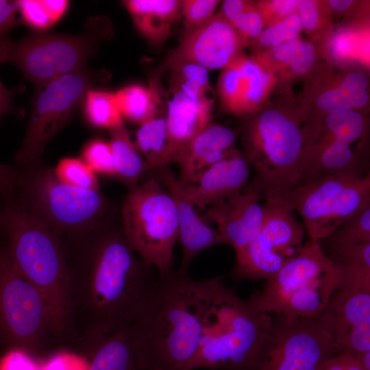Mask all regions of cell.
<instances>
[{"label": "cell", "instance_id": "obj_39", "mask_svg": "<svg viewBox=\"0 0 370 370\" xmlns=\"http://www.w3.org/2000/svg\"><path fill=\"white\" fill-rule=\"evenodd\" d=\"M18 13L21 24L40 32L54 24L43 7L41 0H19Z\"/></svg>", "mask_w": 370, "mask_h": 370}, {"label": "cell", "instance_id": "obj_48", "mask_svg": "<svg viewBox=\"0 0 370 370\" xmlns=\"http://www.w3.org/2000/svg\"><path fill=\"white\" fill-rule=\"evenodd\" d=\"M1 47L0 63H2ZM14 97V90L8 89L0 80V120L12 110Z\"/></svg>", "mask_w": 370, "mask_h": 370}, {"label": "cell", "instance_id": "obj_30", "mask_svg": "<svg viewBox=\"0 0 370 370\" xmlns=\"http://www.w3.org/2000/svg\"><path fill=\"white\" fill-rule=\"evenodd\" d=\"M332 258L354 247L370 243V201L340 223L324 240Z\"/></svg>", "mask_w": 370, "mask_h": 370}, {"label": "cell", "instance_id": "obj_22", "mask_svg": "<svg viewBox=\"0 0 370 370\" xmlns=\"http://www.w3.org/2000/svg\"><path fill=\"white\" fill-rule=\"evenodd\" d=\"M179 0H126L123 4L138 32L149 42L160 45L170 36L182 11Z\"/></svg>", "mask_w": 370, "mask_h": 370}, {"label": "cell", "instance_id": "obj_6", "mask_svg": "<svg viewBox=\"0 0 370 370\" xmlns=\"http://www.w3.org/2000/svg\"><path fill=\"white\" fill-rule=\"evenodd\" d=\"M18 173L13 199L61 238H75L100 227L107 201L99 190H86L62 182L53 169L34 164Z\"/></svg>", "mask_w": 370, "mask_h": 370}, {"label": "cell", "instance_id": "obj_3", "mask_svg": "<svg viewBox=\"0 0 370 370\" xmlns=\"http://www.w3.org/2000/svg\"><path fill=\"white\" fill-rule=\"evenodd\" d=\"M0 226L17 271L42 297L54 338H77L69 284V266L62 238L13 199H5Z\"/></svg>", "mask_w": 370, "mask_h": 370}, {"label": "cell", "instance_id": "obj_51", "mask_svg": "<svg viewBox=\"0 0 370 370\" xmlns=\"http://www.w3.org/2000/svg\"><path fill=\"white\" fill-rule=\"evenodd\" d=\"M364 370H370V350L354 354Z\"/></svg>", "mask_w": 370, "mask_h": 370}, {"label": "cell", "instance_id": "obj_7", "mask_svg": "<svg viewBox=\"0 0 370 370\" xmlns=\"http://www.w3.org/2000/svg\"><path fill=\"white\" fill-rule=\"evenodd\" d=\"M304 144L299 121L280 110H267L249 123L245 157L265 201H281L297 185Z\"/></svg>", "mask_w": 370, "mask_h": 370}, {"label": "cell", "instance_id": "obj_15", "mask_svg": "<svg viewBox=\"0 0 370 370\" xmlns=\"http://www.w3.org/2000/svg\"><path fill=\"white\" fill-rule=\"evenodd\" d=\"M367 175L344 173L324 176L297 185L281 202L301 217L310 241H322L336 227V212L345 189Z\"/></svg>", "mask_w": 370, "mask_h": 370}, {"label": "cell", "instance_id": "obj_28", "mask_svg": "<svg viewBox=\"0 0 370 370\" xmlns=\"http://www.w3.org/2000/svg\"><path fill=\"white\" fill-rule=\"evenodd\" d=\"M368 81L358 71L347 73L340 85L321 93L317 103L319 108L328 114L345 112L365 106L369 101Z\"/></svg>", "mask_w": 370, "mask_h": 370}, {"label": "cell", "instance_id": "obj_43", "mask_svg": "<svg viewBox=\"0 0 370 370\" xmlns=\"http://www.w3.org/2000/svg\"><path fill=\"white\" fill-rule=\"evenodd\" d=\"M317 370H364L354 354L342 350L324 361Z\"/></svg>", "mask_w": 370, "mask_h": 370}, {"label": "cell", "instance_id": "obj_33", "mask_svg": "<svg viewBox=\"0 0 370 370\" xmlns=\"http://www.w3.org/2000/svg\"><path fill=\"white\" fill-rule=\"evenodd\" d=\"M221 14L239 33L245 37H258L263 27L262 16L250 3L241 0H226L221 6Z\"/></svg>", "mask_w": 370, "mask_h": 370}, {"label": "cell", "instance_id": "obj_9", "mask_svg": "<svg viewBox=\"0 0 370 370\" xmlns=\"http://www.w3.org/2000/svg\"><path fill=\"white\" fill-rule=\"evenodd\" d=\"M101 17L88 18L82 33L75 35L36 32L1 47L2 63L16 66L36 88L65 74L86 67L108 24Z\"/></svg>", "mask_w": 370, "mask_h": 370}, {"label": "cell", "instance_id": "obj_5", "mask_svg": "<svg viewBox=\"0 0 370 370\" xmlns=\"http://www.w3.org/2000/svg\"><path fill=\"white\" fill-rule=\"evenodd\" d=\"M341 281L340 271L321 241L309 240L249 300L260 312L289 319L317 317Z\"/></svg>", "mask_w": 370, "mask_h": 370}, {"label": "cell", "instance_id": "obj_20", "mask_svg": "<svg viewBox=\"0 0 370 370\" xmlns=\"http://www.w3.org/2000/svg\"><path fill=\"white\" fill-rule=\"evenodd\" d=\"M159 169L160 180L175 202L178 219V240L183 252L178 270L186 273L189 264L199 253L223 243L217 231L201 217L196 208L186 199L180 179L166 166Z\"/></svg>", "mask_w": 370, "mask_h": 370}, {"label": "cell", "instance_id": "obj_42", "mask_svg": "<svg viewBox=\"0 0 370 370\" xmlns=\"http://www.w3.org/2000/svg\"><path fill=\"white\" fill-rule=\"evenodd\" d=\"M18 12V1L0 0V47L10 40L9 32L21 24Z\"/></svg>", "mask_w": 370, "mask_h": 370}, {"label": "cell", "instance_id": "obj_25", "mask_svg": "<svg viewBox=\"0 0 370 370\" xmlns=\"http://www.w3.org/2000/svg\"><path fill=\"white\" fill-rule=\"evenodd\" d=\"M87 353L89 370H138L127 326L102 337Z\"/></svg>", "mask_w": 370, "mask_h": 370}, {"label": "cell", "instance_id": "obj_19", "mask_svg": "<svg viewBox=\"0 0 370 370\" xmlns=\"http://www.w3.org/2000/svg\"><path fill=\"white\" fill-rule=\"evenodd\" d=\"M250 165L245 156L234 149L208 169L193 184L184 185L186 199L199 210L219 203L242 190L247 184Z\"/></svg>", "mask_w": 370, "mask_h": 370}, {"label": "cell", "instance_id": "obj_46", "mask_svg": "<svg viewBox=\"0 0 370 370\" xmlns=\"http://www.w3.org/2000/svg\"><path fill=\"white\" fill-rule=\"evenodd\" d=\"M41 3L54 25L62 18L69 5L66 0H41Z\"/></svg>", "mask_w": 370, "mask_h": 370}, {"label": "cell", "instance_id": "obj_35", "mask_svg": "<svg viewBox=\"0 0 370 370\" xmlns=\"http://www.w3.org/2000/svg\"><path fill=\"white\" fill-rule=\"evenodd\" d=\"M53 169L56 176L66 184L86 190L99 189L97 174L81 158H63Z\"/></svg>", "mask_w": 370, "mask_h": 370}, {"label": "cell", "instance_id": "obj_34", "mask_svg": "<svg viewBox=\"0 0 370 370\" xmlns=\"http://www.w3.org/2000/svg\"><path fill=\"white\" fill-rule=\"evenodd\" d=\"M274 60L291 69L296 74H305L315 61V49L309 42L298 37L273 47Z\"/></svg>", "mask_w": 370, "mask_h": 370}, {"label": "cell", "instance_id": "obj_45", "mask_svg": "<svg viewBox=\"0 0 370 370\" xmlns=\"http://www.w3.org/2000/svg\"><path fill=\"white\" fill-rule=\"evenodd\" d=\"M18 177V173L13 167L0 163V195L5 199L13 193Z\"/></svg>", "mask_w": 370, "mask_h": 370}, {"label": "cell", "instance_id": "obj_37", "mask_svg": "<svg viewBox=\"0 0 370 370\" xmlns=\"http://www.w3.org/2000/svg\"><path fill=\"white\" fill-rule=\"evenodd\" d=\"M301 30L297 13L275 23L260 34V43L265 47H277L297 38Z\"/></svg>", "mask_w": 370, "mask_h": 370}, {"label": "cell", "instance_id": "obj_27", "mask_svg": "<svg viewBox=\"0 0 370 370\" xmlns=\"http://www.w3.org/2000/svg\"><path fill=\"white\" fill-rule=\"evenodd\" d=\"M162 90L160 78L155 77L151 79L148 87L132 84L114 93L122 117L140 124L149 118L164 101Z\"/></svg>", "mask_w": 370, "mask_h": 370}, {"label": "cell", "instance_id": "obj_10", "mask_svg": "<svg viewBox=\"0 0 370 370\" xmlns=\"http://www.w3.org/2000/svg\"><path fill=\"white\" fill-rule=\"evenodd\" d=\"M54 338L45 301L15 269L6 247L0 254V341L29 354ZM55 339V338H54Z\"/></svg>", "mask_w": 370, "mask_h": 370}, {"label": "cell", "instance_id": "obj_12", "mask_svg": "<svg viewBox=\"0 0 370 370\" xmlns=\"http://www.w3.org/2000/svg\"><path fill=\"white\" fill-rule=\"evenodd\" d=\"M271 317L249 370H317L324 361L342 351L316 317Z\"/></svg>", "mask_w": 370, "mask_h": 370}, {"label": "cell", "instance_id": "obj_31", "mask_svg": "<svg viewBox=\"0 0 370 370\" xmlns=\"http://www.w3.org/2000/svg\"><path fill=\"white\" fill-rule=\"evenodd\" d=\"M341 274V284L370 290V243L350 248L331 258Z\"/></svg>", "mask_w": 370, "mask_h": 370}, {"label": "cell", "instance_id": "obj_14", "mask_svg": "<svg viewBox=\"0 0 370 370\" xmlns=\"http://www.w3.org/2000/svg\"><path fill=\"white\" fill-rule=\"evenodd\" d=\"M262 227L249 247L236 257V279L260 280L273 276L304 246L305 229L295 212L281 201H265Z\"/></svg>", "mask_w": 370, "mask_h": 370}, {"label": "cell", "instance_id": "obj_16", "mask_svg": "<svg viewBox=\"0 0 370 370\" xmlns=\"http://www.w3.org/2000/svg\"><path fill=\"white\" fill-rule=\"evenodd\" d=\"M316 317L341 350H370V290L339 286Z\"/></svg>", "mask_w": 370, "mask_h": 370}, {"label": "cell", "instance_id": "obj_8", "mask_svg": "<svg viewBox=\"0 0 370 370\" xmlns=\"http://www.w3.org/2000/svg\"><path fill=\"white\" fill-rule=\"evenodd\" d=\"M123 232L141 260L159 275L173 271V251L178 241L175 202L166 187L151 177L132 185L122 207Z\"/></svg>", "mask_w": 370, "mask_h": 370}, {"label": "cell", "instance_id": "obj_1", "mask_svg": "<svg viewBox=\"0 0 370 370\" xmlns=\"http://www.w3.org/2000/svg\"><path fill=\"white\" fill-rule=\"evenodd\" d=\"M63 242L77 339L86 349L132 322L156 280L123 230L100 226Z\"/></svg>", "mask_w": 370, "mask_h": 370}, {"label": "cell", "instance_id": "obj_41", "mask_svg": "<svg viewBox=\"0 0 370 370\" xmlns=\"http://www.w3.org/2000/svg\"><path fill=\"white\" fill-rule=\"evenodd\" d=\"M0 370H40V365L24 350L8 349L0 358Z\"/></svg>", "mask_w": 370, "mask_h": 370}, {"label": "cell", "instance_id": "obj_38", "mask_svg": "<svg viewBox=\"0 0 370 370\" xmlns=\"http://www.w3.org/2000/svg\"><path fill=\"white\" fill-rule=\"evenodd\" d=\"M219 1L217 0H184L182 12L184 15L185 33L197 29L214 16Z\"/></svg>", "mask_w": 370, "mask_h": 370}, {"label": "cell", "instance_id": "obj_13", "mask_svg": "<svg viewBox=\"0 0 370 370\" xmlns=\"http://www.w3.org/2000/svg\"><path fill=\"white\" fill-rule=\"evenodd\" d=\"M166 121L173 163L190 141L211 121L213 99L208 70L169 56Z\"/></svg>", "mask_w": 370, "mask_h": 370}, {"label": "cell", "instance_id": "obj_36", "mask_svg": "<svg viewBox=\"0 0 370 370\" xmlns=\"http://www.w3.org/2000/svg\"><path fill=\"white\" fill-rule=\"evenodd\" d=\"M97 174L114 176L112 151L109 141L94 138L87 142L81 158Z\"/></svg>", "mask_w": 370, "mask_h": 370}, {"label": "cell", "instance_id": "obj_2", "mask_svg": "<svg viewBox=\"0 0 370 370\" xmlns=\"http://www.w3.org/2000/svg\"><path fill=\"white\" fill-rule=\"evenodd\" d=\"M211 280H193L178 269L159 275L127 326L138 370H193Z\"/></svg>", "mask_w": 370, "mask_h": 370}, {"label": "cell", "instance_id": "obj_53", "mask_svg": "<svg viewBox=\"0 0 370 370\" xmlns=\"http://www.w3.org/2000/svg\"><path fill=\"white\" fill-rule=\"evenodd\" d=\"M1 249H2V247L1 246V244H0V254H1Z\"/></svg>", "mask_w": 370, "mask_h": 370}, {"label": "cell", "instance_id": "obj_40", "mask_svg": "<svg viewBox=\"0 0 370 370\" xmlns=\"http://www.w3.org/2000/svg\"><path fill=\"white\" fill-rule=\"evenodd\" d=\"M89 360L83 356L69 351H60L40 365V370H89Z\"/></svg>", "mask_w": 370, "mask_h": 370}, {"label": "cell", "instance_id": "obj_32", "mask_svg": "<svg viewBox=\"0 0 370 370\" xmlns=\"http://www.w3.org/2000/svg\"><path fill=\"white\" fill-rule=\"evenodd\" d=\"M83 101L86 120L92 127L110 130L123 125L114 92L90 89Z\"/></svg>", "mask_w": 370, "mask_h": 370}, {"label": "cell", "instance_id": "obj_17", "mask_svg": "<svg viewBox=\"0 0 370 370\" xmlns=\"http://www.w3.org/2000/svg\"><path fill=\"white\" fill-rule=\"evenodd\" d=\"M260 188L254 180L242 190L208 207L204 216L217 225L223 244L232 246L236 257L243 254L260 232L264 217Z\"/></svg>", "mask_w": 370, "mask_h": 370}, {"label": "cell", "instance_id": "obj_24", "mask_svg": "<svg viewBox=\"0 0 370 370\" xmlns=\"http://www.w3.org/2000/svg\"><path fill=\"white\" fill-rule=\"evenodd\" d=\"M234 84L236 92L235 114L255 110L269 92L272 77L256 61L243 57L234 62Z\"/></svg>", "mask_w": 370, "mask_h": 370}, {"label": "cell", "instance_id": "obj_47", "mask_svg": "<svg viewBox=\"0 0 370 370\" xmlns=\"http://www.w3.org/2000/svg\"><path fill=\"white\" fill-rule=\"evenodd\" d=\"M298 4L299 1L295 0H280L269 2L270 8L277 16L280 17V21L297 13Z\"/></svg>", "mask_w": 370, "mask_h": 370}, {"label": "cell", "instance_id": "obj_26", "mask_svg": "<svg viewBox=\"0 0 370 370\" xmlns=\"http://www.w3.org/2000/svg\"><path fill=\"white\" fill-rule=\"evenodd\" d=\"M319 126L308 145L310 156L319 153L332 140L352 144L361 138L365 130L363 116L356 110L329 114Z\"/></svg>", "mask_w": 370, "mask_h": 370}, {"label": "cell", "instance_id": "obj_49", "mask_svg": "<svg viewBox=\"0 0 370 370\" xmlns=\"http://www.w3.org/2000/svg\"><path fill=\"white\" fill-rule=\"evenodd\" d=\"M333 53L338 57H345L352 49V42L345 35H338L332 44Z\"/></svg>", "mask_w": 370, "mask_h": 370}, {"label": "cell", "instance_id": "obj_21", "mask_svg": "<svg viewBox=\"0 0 370 370\" xmlns=\"http://www.w3.org/2000/svg\"><path fill=\"white\" fill-rule=\"evenodd\" d=\"M235 133L228 127L210 122L182 151L176 162L180 180L184 185L195 183L208 169L226 157L234 148Z\"/></svg>", "mask_w": 370, "mask_h": 370}, {"label": "cell", "instance_id": "obj_11", "mask_svg": "<svg viewBox=\"0 0 370 370\" xmlns=\"http://www.w3.org/2000/svg\"><path fill=\"white\" fill-rule=\"evenodd\" d=\"M97 75L84 67L36 88L24 137L15 155L19 166L26 168L36 162L72 117Z\"/></svg>", "mask_w": 370, "mask_h": 370}, {"label": "cell", "instance_id": "obj_18", "mask_svg": "<svg viewBox=\"0 0 370 370\" xmlns=\"http://www.w3.org/2000/svg\"><path fill=\"white\" fill-rule=\"evenodd\" d=\"M242 44L239 33L219 14L201 27L185 33L169 56L208 71L225 69L241 57Z\"/></svg>", "mask_w": 370, "mask_h": 370}, {"label": "cell", "instance_id": "obj_44", "mask_svg": "<svg viewBox=\"0 0 370 370\" xmlns=\"http://www.w3.org/2000/svg\"><path fill=\"white\" fill-rule=\"evenodd\" d=\"M297 14L299 16L301 29L312 31L316 28L319 21L318 3L315 1H299Z\"/></svg>", "mask_w": 370, "mask_h": 370}, {"label": "cell", "instance_id": "obj_50", "mask_svg": "<svg viewBox=\"0 0 370 370\" xmlns=\"http://www.w3.org/2000/svg\"><path fill=\"white\" fill-rule=\"evenodd\" d=\"M354 1L347 0H332L328 1L330 8L336 12H343L349 8Z\"/></svg>", "mask_w": 370, "mask_h": 370}, {"label": "cell", "instance_id": "obj_4", "mask_svg": "<svg viewBox=\"0 0 370 370\" xmlns=\"http://www.w3.org/2000/svg\"><path fill=\"white\" fill-rule=\"evenodd\" d=\"M223 284L214 291L207 311L204 335L193 369L249 370L271 322Z\"/></svg>", "mask_w": 370, "mask_h": 370}, {"label": "cell", "instance_id": "obj_23", "mask_svg": "<svg viewBox=\"0 0 370 370\" xmlns=\"http://www.w3.org/2000/svg\"><path fill=\"white\" fill-rule=\"evenodd\" d=\"M145 158L147 169H160L173 163L163 101L155 112L140 124L134 143Z\"/></svg>", "mask_w": 370, "mask_h": 370}, {"label": "cell", "instance_id": "obj_52", "mask_svg": "<svg viewBox=\"0 0 370 370\" xmlns=\"http://www.w3.org/2000/svg\"><path fill=\"white\" fill-rule=\"evenodd\" d=\"M0 196H2V195H0ZM2 197H3V196H2ZM3 206L0 207V213H1V210H2V209H3Z\"/></svg>", "mask_w": 370, "mask_h": 370}, {"label": "cell", "instance_id": "obj_29", "mask_svg": "<svg viewBox=\"0 0 370 370\" xmlns=\"http://www.w3.org/2000/svg\"><path fill=\"white\" fill-rule=\"evenodd\" d=\"M109 131L114 176L126 184L135 185L147 170L146 163L132 141L124 124Z\"/></svg>", "mask_w": 370, "mask_h": 370}]
</instances>
